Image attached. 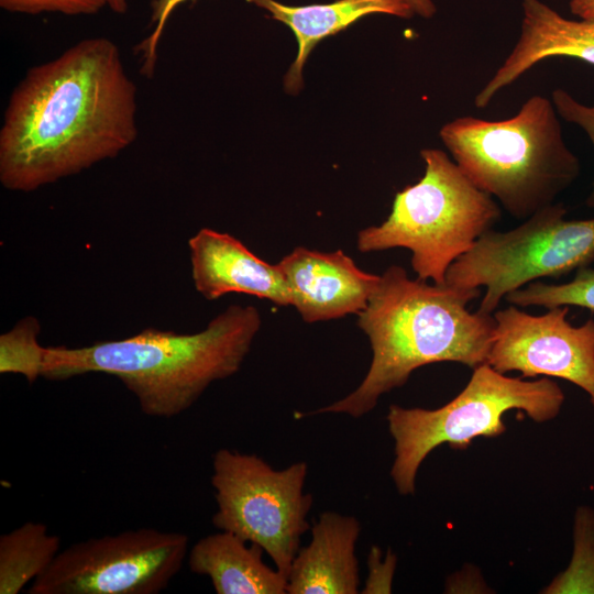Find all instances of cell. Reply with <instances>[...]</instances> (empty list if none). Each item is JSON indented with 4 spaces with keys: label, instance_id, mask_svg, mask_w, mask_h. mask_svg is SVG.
Returning a JSON list of instances; mask_svg holds the SVG:
<instances>
[{
    "label": "cell",
    "instance_id": "6da1fadb",
    "mask_svg": "<svg viewBox=\"0 0 594 594\" xmlns=\"http://www.w3.org/2000/svg\"><path fill=\"white\" fill-rule=\"evenodd\" d=\"M136 87L119 47L85 38L29 69L0 129V183L30 193L118 156L138 138Z\"/></svg>",
    "mask_w": 594,
    "mask_h": 594
},
{
    "label": "cell",
    "instance_id": "7a4b0ae2",
    "mask_svg": "<svg viewBox=\"0 0 594 594\" xmlns=\"http://www.w3.org/2000/svg\"><path fill=\"white\" fill-rule=\"evenodd\" d=\"M480 293V288L413 279L398 265L387 267L358 315L356 324L372 349L366 375L343 398L296 417L345 414L360 418L421 366L457 362L475 369L486 363L495 338L494 316L466 308Z\"/></svg>",
    "mask_w": 594,
    "mask_h": 594
},
{
    "label": "cell",
    "instance_id": "3957f363",
    "mask_svg": "<svg viewBox=\"0 0 594 594\" xmlns=\"http://www.w3.org/2000/svg\"><path fill=\"white\" fill-rule=\"evenodd\" d=\"M262 326L251 305H230L196 333L147 328L131 337L81 348L46 346L42 377L87 373L119 378L150 417L183 414L219 380L234 375Z\"/></svg>",
    "mask_w": 594,
    "mask_h": 594
},
{
    "label": "cell",
    "instance_id": "277c9868",
    "mask_svg": "<svg viewBox=\"0 0 594 594\" xmlns=\"http://www.w3.org/2000/svg\"><path fill=\"white\" fill-rule=\"evenodd\" d=\"M558 117L550 99L535 95L512 118L459 117L439 134L466 177L510 216L525 220L554 204L581 172Z\"/></svg>",
    "mask_w": 594,
    "mask_h": 594
},
{
    "label": "cell",
    "instance_id": "5b68a950",
    "mask_svg": "<svg viewBox=\"0 0 594 594\" xmlns=\"http://www.w3.org/2000/svg\"><path fill=\"white\" fill-rule=\"evenodd\" d=\"M420 156L424 176L395 195L381 224L359 231L356 249H407L417 278L443 284L452 263L492 229L501 209L442 150L425 148Z\"/></svg>",
    "mask_w": 594,
    "mask_h": 594
},
{
    "label": "cell",
    "instance_id": "8992f818",
    "mask_svg": "<svg viewBox=\"0 0 594 594\" xmlns=\"http://www.w3.org/2000/svg\"><path fill=\"white\" fill-rule=\"evenodd\" d=\"M564 398L549 377H509L484 363L473 369L469 383L452 400L437 409L391 405L386 417L395 453L391 476L398 493H415L417 472L437 447L466 450L477 437H498L506 431L503 416L512 409L524 411L535 422L552 420Z\"/></svg>",
    "mask_w": 594,
    "mask_h": 594
},
{
    "label": "cell",
    "instance_id": "52a82bcc",
    "mask_svg": "<svg viewBox=\"0 0 594 594\" xmlns=\"http://www.w3.org/2000/svg\"><path fill=\"white\" fill-rule=\"evenodd\" d=\"M565 215L562 204H552L512 230H488L452 263L444 283L484 286L477 311L492 315L507 294L531 282L587 267L594 261V219L566 220Z\"/></svg>",
    "mask_w": 594,
    "mask_h": 594
},
{
    "label": "cell",
    "instance_id": "ba28073f",
    "mask_svg": "<svg viewBox=\"0 0 594 594\" xmlns=\"http://www.w3.org/2000/svg\"><path fill=\"white\" fill-rule=\"evenodd\" d=\"M307 473L306 462L276 471L255 454L218 450L212 460V524L262 547L288 576L301 536L310 529L307 516L314 501L304 492Z\"/></svg>",
    "mask_w": 594,
    "mask_h": 594
},
{
    "label": "cell",
    "instance_id": "9c48e42d",
    "mask_svg": "<svg viewBox=\"0 0 594 594\" xmlns=\"http://www.w3.org/2000/svg\"><path fill=\"white\" fill-rule=\"evenodd\" d=\"M188 536L139 528L70 544L29 594H157L180 571Z\"/></svg>",
    "mask_w": 594,
    "mask_h": 594
},
{
    "label": "cell",
    "instance_id": "30bf717a",
    "mask_svg": "<svg viewBox=\"0 0 594 594\" xmlns=\"http://www.w3.org/2000/svg\"><path fill=\"white\" fill-rule=\"evenodd\" d=\"M568 306L530 315L510 305L497 310L495 338L487 364L499 373L520 377H558L573 383L594 407V319L581 326L566 320Z\"/></svg>",
    "mask_w": 594,
    "mask_h": 594
},
{
    "label": "cell",
    "instance_id": "8fae6325",
    "mask_svg": "<svg viewBox=\"0 0 594 594\" xmlns=\"http://www.w3.org/2000/svg\"><path fill=\"white\" fill-rule=\"evenodd\" d=\"M292 306L306 323L359 315L377 287L380 275L361 270L342 250L321 252L296 246L277 262Z\"/></svg>",
    "mask_w": 594,
    "mask_h": 594
},
{
    "label": "cell",
    "instance_id": "7c38bea8",
    "mask_svg": "<svg viewBox=\"0 0 594 594\" xmlns=\"http://www.w3.org/2000/svg\"><path fill=\"white\" fill-rule=\"evenodd\" d=\"M188 249L194 286L207 300L240 293L292 306L278 264L260 258L233 235L202 228L188 240Z\"/></svg>",
    "mask_w": 594,
    "mask_h": 594
},
{
    "label": "cell",
    "instance_id": "4fadbf2b",
    "mask_svg": "<svg viewBox=\"0 0 594 594\" xmlns=\"http://www.w3.org/2000/svg\"><path fill=\"white\" fill-rule=\"evenodd\" d=\"M521 32L513 51L474 98L476 108L539 62L551 57L578 58L594 65V19L569 20L540 0H521Z\"/></svg>",
    "mask_w": 594,
    "mask_h": 594
},
{
    "label": "cell",
    "instance_id": "5bb4252c",
    "mask_svg": "<svg viewBox=\"0 0 594 594\" xmlns=\"http://www.w3.org/2000/svg\"><path fill=\"white\" fill-rule=\"evenodd\" d=\"M310 530V542L299 548L293 561L287 593H359L355 544L361 532L360 521L353 516L324 512Z\"/></svg>",
    "mask_w": 594,
    "mask_h": 594
},
{
    "label": "cell",
    "instance_id": "9a60e30c",
    "mask_svg": "<svg viewBox=\"0 0 594 594\" xmlns=\"http://www.w3.org/2000/svg\"><path fill=\"white\" fill-rule=\"evenodd\" d=\"M271 13L294 33L298 51L285 76V89L296 94L302 86V68L318 42L370 14L410 18L415 11L408 0H337L331 3L286 6L275 0H246Z\"/></svg>",
    "mask_w": 594,
    "mask_h": 594
},
{
    "label": "cell",
    "instance_id": "2e32d148",
    "mask_svg": "<svg viewBox=\"0 0 594 594\" xmlns=\"http://www.w3.org/2000/svg\"><path fill=\"white\" fill-rule=\"evenodd\" d=\"M221 530L198 540L188 553L193 573L207 575L217 594H285L287 576L263 561L262 547Z\"/></svg>",
    "mask_w": 594,
    "mask_h": 594
},
{
    "label": "cell",
    "instance_id": "e0dca14e",
    "mask_svg": "<svg viewBox=\"0 0 594 594\" xmlns=\"http://www.w3.org/2000/svg\"><path fill=\"white\" fill-rule=\"evenodd\" d=\"M61 538L42 522L26 521L0 537V594H18L53 563Z\"/></svg>",
    "mask_w": 594,
    "mask_h": 594
},
{
    "label": "cell",
    "instance_id": "ac0fdd59",
    "mask_svg": "<svg viewBox=\"0 0 594 594\" xmlns=\"http://www.w3.org/2000/svg\"><path fill=\"white\" fill-rule=\"evenodd\" d=\"M544 594H594V510L578 508L573 528V553L568 568L542 591Z\"/></svg>",
    "mask_w": 594,
    "mask_h": 594
},
{
    "label": "cell",
    "instance_id": "d6986e66",
    "mask_svg": "<svg viewBox=\"0 0 594 594\" xmlns=\"http://www.w3.org/2000/svg\"><path fill=\"white\" fill-rule=\"evenodd\" d=\"M41 323L28 316L0 336V373L19 374L32 384L42 377L46 346L38 342Z\"/></svg>",
    "mask_w": 594,
    "mask_h": 594
},
{
    "label": "cell",
    "instance_id": "ffe728a7",
    "mask_svg": "<svg viewBox=\"0 0 594 594\" xmlns=\"http://www.w3.org/2000/svg\"><path fill=\"white\" fill-rule=\"evenodd\" d=\"M505 299L517 307L576 306L594 311V270L579 268L574 278L563 284L535 280L507 294Z\"/></svg>",
    "mask_w": 594,
    "mask_h": 594
},
{
    "label": "cell",
    "instance_id": "44dd1931",
    "mask_svg": "<svg viewBox=\"0 0 594 594\" xmlns=\"http://www.w3.org/2000/svg\"><path fill=\"white\" fill-rule=\"evenodd\" d=\"M111 0H0V7L15 13L58 12L66 15L95 14Z\"/></svg>",
    "mask_w": 594,
    "mask_h": 594
},
{
    "label": "cell",
    "instance_id": "7402d4cb",
    "mask_svg": "<svg viewBox=\"0 0 594 594\" xmlns=\"http://www.w3.org/2000/svg\"><path fill=\"white\" fill-rule=\"evenodd\" d=\"M187 0H154L152 2L151 22L153 30L138 46L136 52L141 56V73L143 76L151 77L154 74L157 46L173 11Z\"/></svg>",
    "mask_w": 594,
    "mask_h": 594
},
{
    "label": "cell",
    "instance_id": "603a6c76",
    "mask_svg": "<svg viewBox=\"0 0 594 594\" xmlns=\"http://www.w3.org/2000/svg\"><path fill=\"white\" fill-rule=\"evenodd\" d=\"M551 101L559 117L566 122L579 125L587 134L594 146V103L591 106L583 105L561 88L551 92ZM586 205L594 209V182Z\"/></svg>",
    "mask_w": 594,
    "mask_h": 594
},
{
    "label": "cell",
    "instance_id": "cb8c5ba5",
    "mask_svg": "<svg viewBox=\"0 0 594 594\" xmlns=\"http://www.w3.org/2000/svg\"><path fill=\"white\" fill-rule=\"evenodd\" d=\"M381 550L372 547L369 554V576L362 593H391L392 581L396 568V556L388 551L382 560Z\"/></svg>",
    "mask_w": 594,
    "mask_h": 594
},
{
    "label": "cell",
    "instance_id": "d4e9b609",
    "mask_svg": "<svg viewBox=\"0 0 594 594\" xmlns=\"http://www.w3.org/2000/svg\"><path fill=\"white\" fill-rule=\"evenodd\" d=\"M570 10L581 19H594V0H570Z\"/></svg>",
    "mask_w": 594,
    "mask_h": 594
},
{
    "label": "cell",
    "instance_id": "484cf974",
    "mask_svg": "<svg viewBox=\"0 0 594 594\" xmlns=\"http://www.w3.org/2000/svg\"><path fill=\"white\" fill-rule=\"evenodd\" d=\"M411 4L415 13L430 18L436 12L435 4L431 0H408Z\"/></svg>",
    "mask_w": 594,
    "mask_h": 594
},
{
    "label": "cell",
    "instance_id": "4316f807",
    "mask_svg": "<svg viewBox=\"0 0 594 594\" xmlns=\"http://www.w3.org/2000/svg\"><path fill=\"white\" fill-rule=\"evenodd\" d=\"M127 0H111L109 8L116 13H124L127 11Z\"/></svg>",
    "mask_w": 594,
    "mask_h": 594
}]
</instances>
